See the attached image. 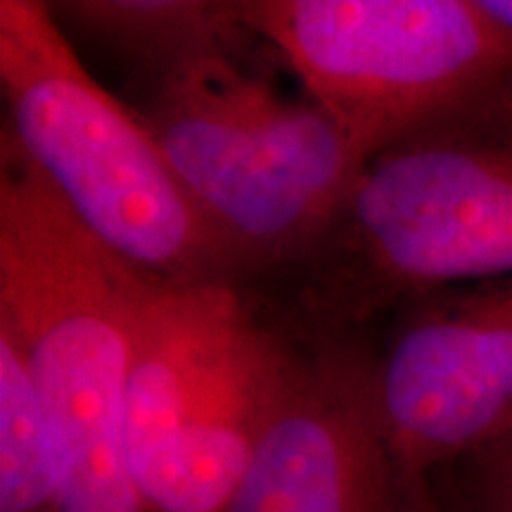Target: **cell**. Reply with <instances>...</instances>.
Masks as SVG:
<instances>
[{"label": "cell", "instance_id": "cell-7", "mask_svg": "<svg viewBox=\"0 0 512 512\" xmlns=\"http://www.w3.org/2000/svg\"><path fill=\"white\" fill-rule=\"evenodd\" d=\"M370 375L408 477H432L512 430V275L448 285L387 313Z\"/></svg>", "mask_w": 512, "mask_h": 512}, {"label": "cell", "instance_id": "cell-4", "mask_svg": "<svg viewBox=\"0 0 512 512\" xmlns=\"http://www.w3.org/2000/svg\"><path fill=\"white\" fill-rule=\"evenodd\" d=\"M0 93V131L140 273L164 285H238L155 138L83 67L46 0H0Z\"/></svg>", "mask_w": 512, "mask_h": 512}, {"label": "cell", "instance_id": "cell-10", "mask_svg": "<svg viewBox=\"0 0 512 512\" xmlns=\"http://www.w3.org/2000/svg\"><path fill=\"white\" fill-rule=\"evenodd\" d=\"M55 17L93 34L140 69L209 34L226 36L233 0H46Z\"/></svg>", "mask_w": 512, "mask_h": 512}, {"label": "cell", "instance_id": "cell-1", "mask_svg": "<svg viewBox=\"0 0 512 512\" xmlns=\"http://www.w3.org/2000/svg\"><path fill=\"white\" fill-rule=\"evenodd\" d=\"M512 275V67L375 150L323 233L254 297L292 337L363 332L448 285Z\"/></svg>", "mask_w": 512, "mask_h": 512}, {"label": "cell", "instance_id": "cell-8", "mask_svg": "<svg viewBox=\"0 0 512 512\" xmlns=\"http://www.w3.org/2000/svg\"><path fill=\"white\" fill-rule=\"evenodd\" d=\"M366 330L294 337L290 366L226 512H434L377 418Z\"/></svg>", "mask_w": 512, "mask_h": 512}, {"label": "cell", "instance_id": "cell-13", "mask_svg": "<svg viewBox=\"0 0 512 512\" xmlns=\"http://www.w3.org/2000/svg\"><path fill=\"white\" fill-rule=\"evenodd\" d=\"M434 498H437V496H434ZM434 512H444V510H441V505L437 503V508H434Z\"/></svg>", "mask_w": 512, "mask_h": 512}, {"label": "cell", "instance_id": "cell-12", "mask_svg": "<svg viewBox=\"0 0 512 512\" xmlns=\"http://www.w3.org/2000/svg\"><path fill=\"white\" fill-rule=\"evenodd\" d=\"M470 3L512 46V0H470Z\"/></svg>", "mask_w": 512, "mask_h": 512}, {"label": "cell", "instance_id": "cell-2", "mask_svg": "<svg viewBox=\"0 0 512 512\" xmlns=\"http://www.w3.org/2000/svg\"><path fill=\"white\" fill-rule=\"evenodd\" d=\"M209 34L143 69V126L238 287L268 283L313 245L368 155L306 93L290 95Z\"/></svg>", "mask_w": 512, "mask_h": 512}, {"label": "cell", "instance_id": "cell-5", "mask_svg": "<svg viewBox=\"0 0 512 512\" xmlns=\"http://www.w3.org/2000/svg\"><path fill=\"white\" fill-rule=\"evenodd\" d=\"M294 337L238 285H155L128 363L124 432L150 512H226Z\"/></svg>", "mask_w": 512, "mask_h": 512}, {"label": "cell", "instance_id": "cell-6", "mask_svg": "<svg viewBox=\"0 0 512 512\" xmlns=\"http://www.w3.org/2000/svg\"><path fill=\"white\" fill-rule=\"evenodd\" d=\"M264 43L370 157L512 67L470 0H233L226 36Z\"/></svg>", "mask_w": 512, "mask_h": 512}, {"label": "cell", "instance_id": "cell-11", "mask_svg": "<svg viewBox=\"0 0 512 512\" xmlns=\"http://www.w3.org/2000/svg\"><path fill=\"white\" fill-rule=\"evenodd\" d=\"M444 512H512V430L432 477Z\"/></svg>", "mask_w": 512, "mask_h": 512}, {"label": "cell", "instance_id": "cell-9", "mask_svg": "<svg viewBox=\"0 0 512 512\" xmlns=\"http://www.w3.org/2000/svg\"><path fill=\"white\" fill-rule=\"evenodd\" d=\"M0 512H60L53 434L22 349L0 325Z\"/></svg>", "mask_w": 512, "mask_h": 512}, {"label": "cell", "instance_id": "cell-3", "mask_svg": "<svg viewBox=\"0 0 512 512\" xmlns=\"http://www.w3.org/2000/svg\"><path fill=\"white\" fill-rule=\"evenodd\" d=\"M155 285L48 185L0 202V325L46 411L60 512H150L128 460L124 401L133 332Z\"/></svg>", "mask_w": 512, "mask_h": 512}]
</instances>
